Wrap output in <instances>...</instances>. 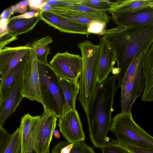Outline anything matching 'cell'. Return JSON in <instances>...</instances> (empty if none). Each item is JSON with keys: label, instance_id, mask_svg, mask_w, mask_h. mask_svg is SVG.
<instances>
[{"label": "cell", "instance_id": "cell-1", "mask_svg": "<svg viewBox=\"0 0 153 153\" xmlns=\"http://www.w3.org/2000/svg\"><path fill=\"white\" fill-rule=\"evenodd\" d=\"M98 34L102 35L115 51L117 88H121L127 70L139 49L144 44L153 42V23L118 26Z\"/></svg>", "mask_w": 153, "mask_h": 153}, {"label": "cell", "instance_id": "cell-2", "mask_svg": "<svg viewBox=\"0 0 153 153\" xmlns=\"http://www.w3.org/2000/svg\"><path fill=\"white\" fill-rule=\"evenodd\" d=\"M116 79V75H112L98 84L86 114L91 140L101 150L109 139L106 135L111 125Z\"/></svg>", "mask_w": 153, "mask_h": 153}, {"label": "cell", "instance_id": "cell-3", "mask_svg": "<svg viewBox=\"0 0 153 153\" xmlns=\"http://www.w3.org/2000/svg\"><path fill=\"white\" fill-rule=\"evenodd\" d=\"M82 60V69L79 83V101L86 114L97 88V76L100 56V45L86 40L79 43Z\"/></svg>", "mask_w": 153, "mask_h": 153}, {"label": "cell", "instance_id": "cell-4", "mask_svg": "<svg viewBox=\"0 0 153 153\" xmlns=\"http://www.w3.org/2000/svg\"><path fill=\"white\" fill-rule=\"evenodd\" d=\"M38 65L42 104L44 109L58 118L71 110L65 100L59 76L49 64L38 61Z\"/></svg>", "mask_w": 153, "mask_h": 153}, {"label": "cell", "instance_id": "cell-5", "mask_svg": "<svg viewBox=\"0 0 153 153\" xmlns=\"http://www.w3.org/2000/svg\"><path fill=\"white\" fill-rule=\"evenodd\" d=\"M150 47L146 44L139 49L128 67L121 88V113L131 111L137 98L143 93L145 84L142 69L144 55Z\"/></svg>", "mask_w": 153, "mask_h": 153}, {"label": "cell", "instance_id": "cell-6", "mask_svg": "<svg viewBox=\"0 0 153 153\" xmlns=\"http://www.w3.org/2000/svg\"><path fill=\"white\" fill-rule=\"evenodd\" d=\"M110 130L120 142L153 150V137L134 122L131 111L117 114L112 119Z\"/></svg>", "mask_w": 153, "mask_h": 153}, {"label": "cell", "instance_id": "cell-7", "mask_svg": "<svg viewBox=\"0 0 153 153\" xmlns=\"http://www.w3.org/2000/svg\"><path fill=\"white\" fill-rule=\"evenodd\" d=\"M22 88L24 97L42 103L38 61L35 51L32 49L23 69Z\"/></svg>", "mask_w": 153, "mask_h": 153}, {"label": "cell", "instance_id": "cell-8", "mask_svg": "<svg viewBox=\"0 0 153 153\" xmlns=\"http://www.w3.org/2000/svg\"><path fill=\"white\" fill-rule=\"evenodd\" d=\"M60 77L77 82L82 69V57L79 55L65 53H56L49 63Z\"/></svg>", "mask_w": 153, "mask_h": 153}, {"label": "cell", "instance_id": "cell-9", "mask_svg": "<svg viewBox=\"0 0 153 153\" xmlns=\"http://www.w3.org/2000/svg\"><path fill=\"white\" fill-rule=\"evenodd\" d=\"M58 118L59 130L67 140L73 144L84 141L83 125L76 109L69 111Z\"/></svg>", "mask_w": 153, "mask_h": 153}, {"label": "cell", "instance_id": "cell-10", "mask_svg": "<svg viewBox=\"0 0 153 153\" xmlns=\"http://www.w3.org/2000/svg\"><path fill=\"white\" fill-rule=\"evenodd\" d=\"M39 126L33 150L35 153H47L56 127L57 118L46 109L41 116Z\"/></svg>", "mask_w": 153, "mask_h": 153}, {"label": "cell", "instance_id": "cell-11", "mask_svg": "<svg viewBox=\"0 0 153 153\" xmlns=\"http://www.w3.org/2000/svg\"><path fill=\"white\" fill-rule=\"evenodd\" d=\"M30 43L23 46L5 47L0 51V84L31 49Z\"/></svg>", "mask_w": 153, "mask_h": 153}, {"label": "cell", "instance_id": "cell-12", "mask_svg": "<svg viewBox=\"0 0 153 153\" xmlns=\"http://www.w3.org/2000/svg\"><path fill=\"white\" fill-rule=\"evenodd\" d=\"M40 19L61 32L89 35L90 25L78 22L62 17L51 11L40 10Z\"/></svg>", "mask_w": 153, "mask_h": 153}, {"label": "cell", "instance_id": "cell-13", "mask_svg": "<svg viewBox=\"0 0 153 153\" xmlns=\"http://www.w3.org/2000/svg\"><path fill=\"white\" fill-rule=\"evenodd\" d=\"M41 116H33L29 114L22 118L19 127L21 137L20 153L26 150L33 152L39 130Z\"/></svg>", "mask_w": 153, "mask_h": 153}, {"label": "cell", "instance_id": "cell-14", "mask_svg": "<svg viewBox=\"0 0 153 153\" xmlns=\"http://www.w3.org/2000/svg\"><path fill=\"white\" fill-rule=\"evenodd\" d=\"M99 41L100 56L97 76L98 84L107 79L117 61L115 51L109 44L102 36L99 38Z\"/></svg>", "mask_w": 153, "mask_h": 153}, {"label": "cell", "instance_id": "cell-15", "mask_svg": "<svg viewBox=\"0 0 153 153\" xmlns=\"http://www.w3.org/2000/svg\"><path fill=\"white\" fill-rule=\"evenodd\" d=\"M118 26L136 25L153 23V5L131 13H111Z\"/></svg>", "mask_w": 153, "mask_h": 153}, {"label": "cell", "instance_id": "cell-16", "mask_svg": "<svg viewBox=\"0 0 153 153\" xmlns=\"http://www.w3.org/2000/svg\"><path fill=\"white\" fill-rule=\"evenodd\" d=\"M22 74L9 95L0 102V126H3L6 119L13 114L24 97L22 92Z\"/></svg>", "mask_w": 153, "mask_h": 153}, {"label": "cell", "instance_id": "cell-17", "mask_svg": "<svg viewBox=\"0 0 153 153\" xmlns=\"http://www.w3.org/2000/svg\"><path fill=\"white\" fill-rule=\"evenodd\" d=\"M142 69L145 79V87L141 100L153 101V42L146 52L143 59Z\"/></svg>", "mask_w": 153, "mask_h": 153}, {"label": "cell", "instance_id": "cell-18", "mask_svg": "<svg viewBox=\"0 0 153 153\" xmlns=\"http://www.w3.org/2000/svg\"><path fill=\"white\" fill-rule=\"evenodd\" d=\"M153 5V0H120L113 2L108 12L131 13Z\"/></svg>", "mask_w": 153, "mask_h": 153}, {"label": "cell", "instance_id": "cell-19", "mask_svg": "<svg viewBox=\"0 0 153 153\" xmlns=\"http://www.w3.org/2000/svg\"><path fill=\"white\" fill-rule=\"evenodd\" d=\"M28 53L17 66L6 76L3 82L0 84V102L6 98L14 88L18 78L22 73Z\"/></svg>", "mask_w": 153, "mask_h": 153}, {"label": "cell", "instance_id": "cell-20", "mask_svg": "<svg viewBox=\"0 0 153 153\" xmlns=\"http://www.w3.org/2000/svg\"><path fill=\"white\" fill-rule=\"evenodd\" d=\"M53 6L77 13L94 19L106 25L110 19V17L107 14L106 12L97 10L82 5L75 4L64 6Z\"/></svg>", "mask_w": 153, "mask_h": 153}, {"label": "cell", "instance_id": "cell-21", "mask_svg": "<svg viewBox=\"0 0 153 153\" xmlns=\"http://www.w3.org/2000/svg\"><path fill=\"white\" fill-rule=\"evenodd\" d=\"M40 19V16L30 19H20L13 20L9 22L7 26L8 32L17 36L32 30Z\"/></svg>", "mask_w": 153, "mask_h": 153}, {"label": "cell", "instance_id": "cell-22", "mask_svg": "<svg viewBox=\"0 0 153 153\" xmlns=\"http://www.w3.org/2000/svg\"><path fill=\"white\" fill-rule=\"evenodd\" d=\"M59 76L60 83L65 100L71 110L76 109V100L79 93V81L76 82Z\"/></svg>", "mask_w": 153, "mask_h": 153}, {"label": "cell", "instance_id": "cell-23", "mask_svg": "<svg viewBox=\"0 0 153 153\" xmlns=\"http://www.w3.org/2000/svg\"><path fill=\"white\" fill-rule=\"evenodd\" d=\"M53 42L52 38L47 36L36 41L30 44V47L34 51L37 60L46 65H49L47 57L50 53V49L48 45Z\"/></svg>", "mask_w": 153, "mask_h": 153}, {"label": "cell", "instance_id": "cell-24", "mask_svg": "<svg viewBox=\"0 0 153 153\" xmlns=\"http://www.w3.org/2000/svg\"><path fill=\"white\" fill-rule=\"evenodd\" d=\"M113 4V2L109 0H80V3L78 4L106 12L111 9Z\"/></svg>", "mask_w": 153, "mask_h": 153}, {"label": "cell", "instance_id": "cell-25", "mask_svg": "<svg viewBox=\"0 0 153 153\" xmlns=\"http://www.w3.org/2000/svg\"><path fill=\"white\" fill-rule=\"evenodd\" d=\"M21 149V137L19 127L12 134L11 137L3 153H19Z\"/></svg>", "mask_w": 153, "mask_h": 153}, {"label": "cell", "instance_id": "cell-26", "mask_svg": "<svg viewBox=\"0 0 153 153\" xmlns=\"http://www.w3.org/2000/svg\"><path fill=\"white\" fill-rule=\"evenodd\" d=\"M110 143L126 149L131 153H153V150L137 147L129 144L120 142L117 140L111 139Z\"/></svg>", "mask_w": 153, "mask_h": 153}, {"label": "cell", "instance_id": "cell-27", "mask_svg": "<svg viewBox=\"0 0 153 153\" xmlns=\"http://www.w3.org/2000/svg\"><path fill=\"white\" fill-rule=\"evenodd\" d=\"M70 153H95L94 147L88 146L84 141L73 144Z\"/></svg>", "mask_w": 153, "mask_h": 153}, {"label": "cell", "instance_id": "cell-28", "mask_svg": "<svg viewBox=\"0 0 153 153\" xmlns=\"http://www.w3.org/2000/svg\"><path fill=\"white\" fill-rule=\"evenodd\" d=\"M73 146V144L67 140L61 141L56 145L51 153H70Z\"/></svg>", "mask_w": 153, "mask_h": 153}, {"label": "cell", "instance_id": "cell-29", "mask_svg": "<svg viewBox=\"0 0 153 153\" xmlns=\"http://www.w3.org/2000/svg\"><path fill=\"white\" fill-rule=\"evenodd\" d=\"M12 134H10L3 128L0 126V153H3L9 143Z\"/></svg>", "mask_w": 153, "mask_h": 153}, {"label": "cell", "instance_id": "cell-30", "mask_svg": "<svg viewBox=\"0 0 153 153\" xmlns=\"http://www.w3.org/2000/svg\"><path fill=\"white\" fill-rule=\"evenodd\" d=\"M101 150L102 153H131L126 149L111 144L108 141Z\"/></svg>", "mask_w": 153, "mask_h": 153}, {"label": "cell", "instance_id": "cell-31", "mask_svg": "<svg viewBox=\"0 0 153 153\" xmlns=\"http://www.w3.org/2000/svg\"><path fill=\"white\" fill-rule=\"evenodd\" d=\"M80 0H47L46 4L51 6H64L79 4Z\"/></svg>", "mask_w": 153, "mask_h": 153}, {"label": "cell", "instance_id": "cell-32", "mask_svg": "<svg viewBox=\"0 0 153 153\" xmlns=\"http://www.w3.org/2000/svg\"><path fill=\"white\" fill-rule=\"evenodd\" d=\"M17 39V36L13 35L7 30L5 34L0 36V51L2 50L7 45Z\"/></svg>", "mask_w": 153, "mask_h": 153}, {"label": "cell", "instance_id": "cell-33", "mask_svg": "<svg viewBox=\"0 0 153 153\" xmlns=\"http://www.w3.org/2000/svg\"><path fill=\"white\" fill-rule=\"evenodd\" d=\"M30 11L39 12L46 4L47 0H28Z\"/></svg>", "mask_w": 153, "mask_h": 153}, {"label": "cell", "instance_id": "cell-34", "mask_svg": "<svg viewBox=\"0 0 153 153\" xmlns=\"http://www.w3.org/2000/svg\"><path fill=\"white\" fill-rule=\"evenodd\" d=\"M28 5V0L21 1L15 5H13V13H25L27 12V6Z\"/></svg>", "mask_w": 153, "mask_h": 153}, {"label": "cell", "instance_id": "cell-35", "mask_svg": "<svg viewBox=\"0 0 153 153\" xmlns=\"http://www.w3.org/2000/svg\"><path fill=\"white\" fill-rule=\"evenodd\" d=\"M106 26L101 22H96L90 25L88 31L90 33H94L98 34V33L105 30L104 28Z\"/></svg>", "mask_w": 153, "mask_h": 153}, {"label": "cell", "instance_id": "cell-36", "mask_svg": "<svg viewBox=\"0 0 153 153\" xmlns=\"http://www.w3.org/2000/svg\"><path fill=\"white\" fill-rule=\"evenodd\" d=\"M39 12L29 11L22 14L10 18L9 21L13 20L20 19H30L34 17L39 16Z\"/></svg>", "mask_w": 153, "mask_h": 153}, {"label": "cell", "instance_id": "cell-37", "mask_svg": "<svg viewBox=\"0 0 153 153\" xmlns=\"http://www.w3.org/2000/svg\"><path fill=\"white\" fill-rule=\"evenodd\" d=\"M13 14V5L7 9L4 10L0 15V20L9 19L11 15Z\"/></svg>", "mask_w": 153, "mask_h": 153}, {"label": "cell", "instance_id": "cell-38", "mask_svg": "<svg viewBox=\"0 0 153 153\" xmlns=\"http://www.w3.org/2000/svg\"><path fill=\"white\" fill-rule=\"evenodd\" d=\"M51 6L46 4L42 8L41 10H43L45 11H51Z\"/></svg>", "mask_w": 153, "mask_h": 153}, {"label": "cell", "instance_id": "cell-39", "mask_svg": "<svg viewBox=\"0 0 153 153\" xmlns=\"http://www.w3.org/2000/svg\"><path fill=\"white\" fill-rule=\"evenodd\" d=\"M53 134L56 138L59 139L60 137V134L58 130H55Z\"/></svg>", "mask_w": 153, "mask_h": 153}, {"label": "cell", "instance_id": "cell-40", "mask_svg": "<svg viewBox=\"0 0 153 153\" xmlns=\"http://www.w3.org/2000/svg\"><path fill=\"white\" fill-rule=\"evenodd\" d=\"M24 153H33V152L30 151L26 150L24 152Z\"/></svg>", "mask_w": 153, "mask_h": 153}, {"label": "cell", "instance_id": "cell-41", "mask_svg": "<svg viewBox=\"0 0 153 153\" xmlns=\"http://www.w3.org/2000/svg\"><path fill=\"white\" fill-rule=\"evenodd\" d=\"M47 153H50L49 152H48Z\"/></svg>", "mask_w": 153, "mask_h": 153}]
</instances>
